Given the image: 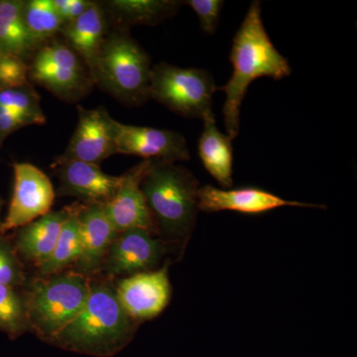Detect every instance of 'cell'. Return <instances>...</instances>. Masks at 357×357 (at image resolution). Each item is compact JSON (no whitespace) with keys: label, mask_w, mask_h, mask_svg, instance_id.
I'll return each instance as SVG.
<instances>
[{"label":"cell","mask_w":357,"mask_h":357,"mask_svg":"<svg viewBox=\"0 0 357 357\" xmlns=\"http://www.w3.org/2000/svg\"><path fill=\"white\" fill-rule=\"evenodd\" d=\"M232 75L217 91L225 95L222 114L227 135L234 141L241 130V109L249 86L259 77L281 81L291 76L288 59L277 50L265 29L261 3L253 1L232 40Z\"/></svg>","instance_id":"1"},{"label":"cell","mask_w":357,"mask_h":357,"mask_svg":"<svg viewBox=\"0 0 357 357\" xmlns=\"http://www.w3.org/2000/svg\"><path fill=\"white\" fill-rule=\"evenodd\" d=\"M89 279L83 309L49 344L86 356H114L132 340L138 324L117 300L114 280L100 275Z\"/></svg>","instance_id":"2"},{"label":"cell","mask_w":357,"mask_h":357,"mask_svg":"<svg viewBox=\"0 0 357 357\" xmlns=\"http://www.w3.org/2000/svg\"><path fill=\"white\" fill-rule=\"evenodd\" d=\"M199 181L177 163L153 161L141 182V190L167 243H184L191 236L198 213Z\"/></svg>","instance_id":"3"},{"label":"cell","mask_w":357,"mask_h":357,"mask_svg":"<svg viewBox=\"0 0 357 357\" xmlns=\"http://www.w3.org/2000/svg\"><path fill=\"white\" fill-rule=\"evenodd\" d=\"M151 70V59L128 28L110 27L96 61L95 84L128 107H140L150 100Z\"/></svg>","instance_id":"4"},{"label":"cell","mask_w":357,"mask_h":357,"mask_svg":"<svg viewBox=\"0 0 357 357\" xmlns=\"http://www.w3.org/2000/svg\"><path fill=\"white\" fill-rule=\"evenodd\" d=\"M89 281L72 270L28 281L22 291L31 332L49 344L83 309Z\"/></svg>","instance_id":"5"},{"label":"cell","mask_w":357,"mask_h":357,"mask_svg":"<svg viewBox=\"0 0 357 357\" xmlns=\"http://www.w3.org/2000/svg\"><path fill=\"white\" fill-rule=\"evenodd\" d=\"M218 86L208 70L162 62L152 67L149 98L187 119H199L213 110Z\"/></svg>","instance_id":"6"},{"label":"cell","mask_w":357,"mask_h":357,"mask_svg":"<svg viewBox=\"0 0 357 357\" xmlns=\"http://www.w3.org/2000/svg\"><path fill=\"white\" fill-rule=\"evenodd\" d=\"M28 79L67 102H76L93 89L83 60L57 38L42 45L28 63Z\"/></svg>","instance_id":"7"},{"label":"cell","mask_w":357,"mask_h":357,"mask_svg":"<svg viewBox=\"0 0 357 357\" xmlns=\"http://www.w3.org/2000/svg\"><path fill=\"white\" fill-rule=\"evenodd\" d=\"M169 243L145 229L119 232L105 255L98 275L114 280L155 270L168 252Z\"/></svg>","instance_id":"8"},{"label":"cell","mask_w":357,"mask_h":357,"mask_svg":"<svg viewBox=\"0 0 357 357\" xmlns=\"http://www.w3.org/2000/svg\"><path fill=\"white\" fill-rule=\"evenodd\" d=\"M13 197L0 234L24 227L51 211L56 192L50 178L30 163H14Z\"/></svg>","instance_id":"9"},{"label":"cell","mask_w":357,"mask_h":357,"mask_svg":"<svg viewBox=\"0 0 357 357\" xmlns=\"http://www.w3.org/2000/svg\"><path fill=\"white\" fill-rule=\"evenodd\" d=\"M77 124L60 161H82L100 165L103 160L116 155V121L103 107H77Z\"/></svg>","instance_id":"10"},{"label":"cell","mask_w":357,"mask_h":357,"mask_svg":"<svg viewBox=\"0 0 357 357\" xmlns=\"http://www.w3.org/2000/svg\"><path fill=\"white\" fill-rule=\"evenodd\" d=\"M114 286L121 307L137 324L158 317L172 295L168 265L117 279Z\"/></svg>","instance_id":"11"},{"label":"cell","mask_w":357,"mask_h":357,"mask_svg":"<svg viewBox=\"0 0 357 357\" xmlns=\"http://www.w3.org/2000/svg\"><path fill=\"white\" fill-rule=\"evenodd\" d=\"M115 144L117 154L151 161L178 163L191 158L185 136L167 129L129 126L116 121Z\"/></svg>","instance_id":"12"},{"label":"cell","mask_w":357,"mask_h":357,"mask_svg":"<svg viewBox=\"0 0 357 357\" xmlns=\"http://www.w3.org/2000/svg\"><path fill=\"white\" fill-rule=\"evenodd\" d=\"M151 160H143L121 175V183L114 198L103 204L105 215L117 232L140 229L158 236L156 223L141 190V182L146 175Z\"/></svg>","instance_id":"13"},{"label":"cell","mask_w":357,"mask_h":357,"mask_svg":"<svg viewBox=\"0 0 357 357\" xmlns=\"http://www.w3.org/2000/svg\"><path fill=\"white\" fill-rule=\"evenodd\" d=\"M52 169L59 178V197H70L84 204L109 203L121 183V176L109 175L96 164L55 160Z\"/></svg>","instance_id":"14"},{"label":"cell","mask_w":357,"mask_h":357,"mask_svg":"<svg viewBox=\"0 0 357 357\" xmlns=\"http://www.w3.org/2000/svg\"><path fill=\"white\" fill-rule=\"evenodd\" d=\"M283 206L326 208L321 204L288 201L273 192L256 187L220 189L206 185L199 187L198 192V208L204 213L229 211L246 215H260Z\"/></svg>","instance_id":"15"},{"label":"cell","mask_w":357,"mask_h":357,"mask_svg":"<svg viewBox=\"0 0 357 357\" xmlns=\"http://www.w3.org/2000/svg\"><path fill=\"white\" fill-rule=\"evenodd\" d=\"M77 215L81 255L70 270L93 278L100 274L105 255L119 232L112 227L102 204L79 203Z\"/></svg>","instance_id":"16"},{"label":"cell","mask_w":357,"mask_h":357,"mask_svg":"<svg viewBox=\"0 0 357 357\" xmlns=\"http://www.w3.org/2000/svg\"><path fill=\"white\" fill-rule=\"evenodd\" d=\"M109 29V18L102 2L93 1L83 15L61 30L65 43L83 60L93 82L96 61Z\"/></svg>","instance_id":"17"},{"label":"cell","mask_w":357,"mask_h":357,"mask_svg":"<svg viewBox=\"0 0 357 357\" xmlns=\"http://www.w3.org/2000/svg\"><path fill=\"white\" fill-rule=\"evenodd\" d=\"M69 211V206L49 211L15 230L11 239L23 262L31 263L37 268L50 256Z\"/></svg>","instance_id":"18"},{"label":"cell","mask_w":357,"mask_h":357,"mask_svg":"<svg viewBox=\"0 0 357 357\" xmlns=\"http://www.w3.org/2000/svg\"><path fill=\"white\" fill-rule=\"evenodd\" d=\"M202 121L204 128L198 144L199 159L204 169L218 184L225 189H230L234 184L232 140L218 128L213 110L206 114Z\"/></svg>","instance_id":"19"},{"label":"cell","mask_w":357,"mask_h":357,"mask_svg":"<svg viewBox=\"0 0 357 357\" xmlns=\"http://www.w3.org/2000/svg\"><path fill=\"white\" fill-rule=\"evenodd\" d=\"M110 23L117 27L158 25L178 13L182 1L176 0H107L102 2Z\"/></svg>","instance_id":"20"},{"label":"cell","mask_w":357,"mask_h":357,"mask_svg":"<svg viewBox=\"0 0 357 357\" xmlns=\"http://www.w3.org/2000/svg\"><path fill=\"white\" fill-rule=\"evenodd\" d=\"M24 0H0V53L29 63L40 46L26 27Z\"/></svg>","instance_id":"21"},{"label":"cell","mask_w":357,"mask_h":357,"mask_svg":"<svg viewBox=\"0 0 357 357\" xmlns=\"http://www.w3.org/2000/svg\"><path fill=\"white\" fill-rule=\"evenodd\" d=\"M67 220L63 225L57 243L50 256L37 267V276L45 277L70 270L81 255L79 236V203L70 204Z\"/></svg>","instance_id":"22"},{"label":"cell","mask_w":357,"mask_h":357,"mask_svg":"<svg viewBox=\"0 0 357 357\" xmlns=\"http://www.w3.org/2000/svg\"><path fill=\"white\" fill-rule=\"evenodd\" d=\"M23 16L28 31L40 47L55 39L64 26L53 0H24Z\"/></svg>","instance_id":"23"},{"label":"cell","mask_w":357,"mask_h":357,"mask_svg":"<svg viewBox=\"0 0 357 357\" xmlns=\"http://www.w3.org/2000/svg\"><path fill=\"white\" fill-rule=\"evenodd\" d=\"M0 332L11 340L31 332L22 289L0 285Z\"/></svg>","instance_id":"24"},{"label":"cell","mask_w":357,"mask_h":357,"mask_svg":"<svg viewBox=\"0 0 357 357\" xmlns=\"http://www.w3.org/2000/svg\"><path fill=\"white\" fill-rule=\"evenodd\" d=\"M0 105L20 115L30 126H43L46 122L40 96L31 84L15 88L0 89Z\"/></svg>","instance_id":"25"},{"label":"cell","mask_w":357,"mask_h":357,"mask_svg":"<svg viewBox=\"0 0 357 357\" xmlns=\"http://www.w3.org/2000/svg\"><path fill=\"white\" fill-rule=\"evenodd\" d=\"M27 282L24 262L18 255L11 236L0 234V285L22 289Z\"/></svg>","instance_id":"26"},{"label":"cell","mask_w":357,"mask_h":357,"mask_svg":"<svg viewBox=\"0 0 357 357\" xmlns=\"http://www.w3.org/2000/svg\"><path fill=\"white\" fill-rule=\"evenodd\" d=\"M27 84H31L28 79L27 63L0 53V89L15 88Z\"/></svg>","instance_id":"27"},{"label":"cell","mask_w":357,"mask_h":357,"mask_svg":"<svg viewBox=\"0 0 357 357\" xmlns=\"http://www.w3.org/2000/svg\"><path fill=\"white\" fill-rule=\"evenodd\" d=\"M184 3L191 7L198 15L202 30L208 34L217 31L220 13L225 2L222 0H188Z\"/></svg>","instance_id":"28"},{"label":"cell","mask_w":357,"mask_h":357,"mask_svg":"<svg viewBox=\"0 0 357 357\" xmlns=\"http://www.w3.org/2000/svg\"><path fill=\"white\" fill-rule=\"evenodd\" d=\"M53 4L65 25L83 15L88 10L89 7L93 4V1L91 0H53Z\"/></svg>","instance_id":"29"},{"label":"cell","mask_w":357,"mask_h":357,"mask_svg":"<svg viewBox=\"0 0 357 357\" xmlns=\"http://www.w3.org/2000/svg\"><path fill=\"white\" fill-rule=\"evenodd\" d=\"M29 126V122L20 115L13 114L0 105V147L10 134Z\"/></svg>","instance_id":"30"},{"label":"cell","mask_w":357,"mask_h":357,"mask_svg":"<svg viewBox=\"0 0 357 357\" xmlns=\"http://www.w3.org/2000/svg\"><path fill=\"white\" fill-rule=\"evenodd\" d=\"M3 199H1V197H0V215H1V211H2V206H3ZM1 218H0V225H1Z\"/></svg>","instance_id":"31"}]
</instances>
